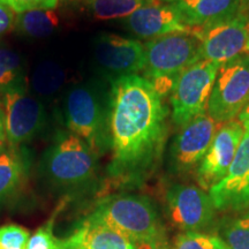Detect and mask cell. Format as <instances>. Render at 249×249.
<instances>
[{"label": "cell", "mask_w": 249, "mask_h": 249, "mask_svg": "<svg viewBox=\"0 0 249 249\" xmlns=\"http://www.w3.org/2000/svg\"><path fill=\"white\" fill-rule=\"evenodd\" d=\"M98 156L71 132L59 133L44 151L39 172L49 187L62 193L86 188L97 172Z\"/></svg>", "instance_id": "3957f363"}, {"label": "cell", "mask_w": 249, "mask_h": 249, "mask_svg": "<svg viewBox=\"0 0 249 249\" xmlns=\"http://www.w3.org/2000/svg\"><path fill=\"white\" fill-rule=\"evenodd\" d=\"M145 65L143 77L160 95L172 91L178 77L200 61V43L192 34L176 33L148 39L144 43Z\"/></svg>", "instance_id": "5b68a950"}, {"label": "cell", "mask_w": 249, "mask_h": 249, "mask_svg": "<svg viewBox=\"0 0 249 249\" xmlns=\"http://www.w3.org/2000/svg\"><path fill=\"white\" fill-rule=\"evenodd\" d=\"M18 88H26L22 58L13 50L0 48V96Z\"/></svg>", "instance_id": "7402d4cb"}, {"label": "cell", "mask_w": 249, "mask_h": 249, "mask_svg": "<svg viewBox=\"0 0 249 249\" xmlns=\"http://www.w3.org/2000/svg\"><path fill=\"white\" fill-rule=\"evenodd\" d=\"M60 0H0V5L13 11L15 14L35 9H54Z\"/></svg>", "instance_id": "4316f807"}, {"label": "cell", "mask_w": 249, "mask_h": 249, "mask_svg": "<svg viewBox=\"0 0 249 249\" xmlns=\"http://www.w3.org/2000/svg\"><path fill=\"white\" fill-rule=\"evenodd\" d=\"M217 124L207 113L180 127L167 149L166 163L171 173L183 176L197 169L214 138Z\"/></svg>", "instance_id": "30bf717a"}, {"label": "cell", "mask_w": 249, "mask_h": 249, "mask_svg": "<svg viewBox=\"0 0 249 249\" xmlns=\"http://www.w3.org/2000/svg\"><path fill=\"white\" fill-rule=\"evenodd\" d=\"M26 249H66V240H61L54 235L53 218L30 236Z\"/></svg>", "instance_id": "d4e9b609"}, {"label": "cell", "mask_w": 249, "mask_h": 249, "mask_svg": "<svg viewBox=\"0 0 249 249\" xmlns=\"http://www.w3.org/2000/svg\"><path fill=\"white\" fill-rule=\"evenodd\" d=\"M171 223L185 232H200L213 222L216 208L200 187L174 183L165 195Z\"/></svg>", "instance_id": "8fae6325"}, {"label": "cell", "mask_w": 249, "mask_h": 249, "mask_svg": "<svg viewBox=\"0 0 249 249\" xmlns=\"http://www.w3.org/2000/svg\"><path fill=\"white\" fill-rule=\"evenodd\" d=\"M4 113L6 141L9 147H21L42 132L46 124V110L43 102L18 88L0 96Z\"/></svg>", "instance_id": "9c48e42d"}, {"label": "cell", "mask_w": 249, "mask_h": 249, "mask_svg": "<svg viewBox=\"0 0 249 249\" xmlns=\"http://www.w3.org/2000/svg\"><path fill=\"white\" fill-rule=\"evenodd\" d=\"M89 216L121 233L134 245L165 236L158 211L147 196L107 195L96 203Z\"/></svg>", "instance_id": "277c9868"}, {"label": "cell", "mask_w": 249, "mask_h": 249, "mask_svg": "<svg viewBox=\"0 0 249 249\" xmlns=\"http://www.w3.org/2000/svg\"><path fill=\"white\" fill-rule=\"evenodd\" d=\"M30 233L20 225L9 224L0 227V249H26Z\"/></svg>", "instance_id": "484cf974"}, {"label": "cell", "mask_w": 249, "mask_h": 249, "mask_svg": "<svg viewBox=\"0 0 249 249\" xmlns=\"http://www.w3.org/2000/svg\"><path fill=\"white\" fill-rule=\"evenodd\" d=\"M136 249H172L169 242H167L166 238H160L155 239V240L140 242V244L135 245Z\"/></svg>", "instance_id": "f1b7e54d"}, {"label": "cell", "mask_w": 249, "mask_h": 249, "mask_svg": "<svg viewBox=\"0 0 249 249\" xmlns=\"http://www.w3.org/2000/svg\"><path fill=\"white\" fill-rule=\"evenodd\" d=\"M6 134H5V124H4V113H2L1 103H0V154L4 151L6 144Z\"/></svg>", "instance_id": "4dcf8cb0"}, {"label": "cell", "mask_w": 249, "mask_h": 249, "mask_svg": "<svg viewBox=\"0 0 249 249\" xmlns=\"http://www.w3.org/2000/svg\"><path fill=\"white\" fill-rule=\"evenodd\" d=\"M236 119L241 123L245 132H249V102L248 104L244 107V110L239 113V116L236 117Z\"/></svg>", "instance_id": "f546056e"}, {"label": "cell", "mask_w": 249, "mask_h": 249, "mask_svg": "<svg viewBox=\"0 0 249 249\" xmlns=\"http://www.w3.org/2000/svg\"><path fill=\"white\" fill-rule=\"evenodd\" d=\"M246 54L249 57V39H248V44H247V49H246Z\"/></svg>", "instance_id": "d6a6232c"}, {"label": "cell", "mask_w": 249, "mask_h": 249, "mask_svg": "<svg viewBox=\"0 0 249 249\" xmlns=\"http://www.w3.org/2000/svg\"><path fill=\"white\" fill-rule=\"evenodd\" d=\"M216 210L242 211L249 208V132H245L229 172L209 191Z\"/></svg>", "instance_id": "5bb4252c"}, {"label": "cell", "mask_w": 249, "mask_h": 249, "mask_svg": "<svg viewBox=\"0 0 249 249\" xmlns=\"http://www.w3.org/2000/svg\"><path fill=\"white\" fill-rule=\"evenodd\" d=\"M66 81V71L53 60L40 61L31 73L30 89L37 98H50L60 91Z\"/></svg>", "instance_id": "d6986e66"}, {"label": "cell", "mask_w": 249, "mask_h": 249, "mask_svg": "<svg viewBox=\"0 0 249 249\" xmlns=\"http://www.w3.org/2000/svg\"><path fill=\"white\" fill-rule=\"evenodd\" d=\"M200 43L201 60L222 65L246 53L249 39V17L236 13L202 27L192 28Z\"/></svg>", "instance_id": "ba28073f"}, {"label": "cell", "mask_w": 249, "mask_h": 249, "mask_svg": "<svg viewBox=\"0 0 249 249\" xmlns=\"http://www.w3.org/2000/svg\"><path fill=\"white\" fill-rule=\"evenodd\" d=\"M15 18H17V15L13 11L0 5V35L13 29Z\"/></svg>", "instance_id": "83f0119b"}, {"label": "cell", "mask_w": 249, "mask_h": 249, "mask_svg": "<svg viewBox=\"0 0 249 249\" xmlns=\"http://www.w3.org/2000/svg\"><path fill=\"white\" fill-rule=\"evenodd\" d=\"M158 1H161V2H167V4H171V2L178 1V0H158Z\"/></svg>", "instance_id": "1f68e13d"}, {"label": "cell", "mask_w": 249, "mask_h": 249, "mask_svg": "<svg viewBox=\"0 0 249 249\" xmlns=\"http://www.w3.org/2000/svg\"><path fill=\"white\" fill-rule=\"evenodd\" d=\"M82 1H87V0H82Z\"/></svg>", "instance_id": "836d02e7"}, {"label": "cell", "mask_w": 249, "mask_h": 249, "mask_svg": "<svg viewBox=\"0 0 249 249\" xmlns=\"http://www.w3.org/2000/svg\"><path fill=\"white\" fill-rule=\"evenodd\" d=\"M110 90L92 82L71 86L62 98V119L68 132L82 139L99 156L110 150Z\"/></svg>", "instance_id": "7a4b0ae2"}, {"label": "cell", "mask_w": 249, "mask_h": 249, "mask_svg": "<svg viewBox=\"0 0 249 249\" xmlns=\"http://www.w3.org/2000/svg\"><path fill=\"white\" fill-rule=\"evenodd\" d=\"M219 236L229 249H249V213L224 223Z\"/></svg>", "instance_id": "603a6c76"}, {"label": "cell", "mask_w": 249, "mask_h": 249, "mask_svg": "<svg viewBox=\"0 0 249 249\" xmlns=\"http://www.w3.org/2000/svg\"><path fill=\"white\" fill-rule=\"evenodd\" d=\"M246 1H249V0H246Z\"/></svg>", "instance_id": "e575fe53"}, {"label": "cell", "mask_w": 249, "mask_h": 249, "mask_svg": "<svg viewBox=\"0 0 249 249\" xmlns=\"http://www.w3.org/2000/svg\"><path fill=\"white\" fill-rule=\"evenodd\" d=\"M171 112L154 85L139 74L112 80L107 177L118 187L147 181L164 156Z\"/></svg>", "instance_id": "6da1fadb"}, {"label": "cell", "mask_w": 249, "mask_h": 249, "mask_svg": "<svg viewBox=\"0 0 249 249\" xmlns=\"http://www.w3.org/2000/svg\"><path fill=\"white\" fill-rule=\"evenodd\" d=\"M157 0H87L86 9L98 20L128 18L143 6L152 4Z\"/></svg>", "instance_id": "44dd1931"}, {"label": "cell", "mask_w": 249, "mask_h": 249, "mask_svg": "<svg viewBox=\"0 0 249 249\" xmlns=\"http://www.w3.org/2000/svg\"><path fill=\"white\" fill-rule=\"evenodd\" d=\"M66 249H136L129 239L88 216L66 239Z\"/></svg>", "instance_id": "2e32d148"}, {"label": "cell", "mask_w": 249, "mask_h": 249, "mask_svg": "<svg viewBox=\"0 0 249 249\" xmlns=\"http://www.w3.org/2000/svg\"><path fill=\"white\" fill-rule=\"evenodd\" d=\"M124 27L141 38L151 39L169 34H192V28L183 23L173 4L155 1L124 18Z\"/></svg>", "instance_id": "9a60e30c"}, {"label": "cell", "mask_w": 249, "mask_h": 249, "mask_svg": "<svg viewBox=\"0 0 249 249\" xmlns=\"http://www.w3.org/2000/svg\"><path fill=\"white\" fill-rule=\"evenodd\" d=\"M188 27H202L239 11L240 0H178L171 2Z\"/></svg>", "instance_id": "e0dca14e"}, {"label": "cell", "mask_w": 249, "mask_h": 249, "mask_svg": "<svg viewBox=\"0 0 249 249\" xmlns=\"http://www.w3.org/2000/svg\"><path fill=\"white\" fill-rule=\"evenodd\" d=\"M249 102V57L241 54L220 65L211 91L208 116L217 124L235 119Z\"/></svg>", "instance_id": "52a82bcc"}, {"label": "cell", "mask_w": 249, "mask_h": 249, "mask_svg": "<svg viewBox=\"0 0 249 249\" xmlns=\"http://www.w3.org/2000/svg\"><path fill=\"white\" fill-rule=\"evenodd\" d=\"M172 249H229L219 235L183 232L174 240Z\"/></svg>", "instance_id": "cb8c5ba5"}, {"label": "cell", "mask_w": 249, "mask_h": 249, "mask_svg": "<svg viewBox=\"0 0 249 249\" xmlns=\"http://www.w3.org/2000/svg\"><path fill=\"white\" fill-rule=\"evenodd\" d=\"M93 58L103 73L112 80L134 75L144 70V44L114 34H101L93 43Z\"/></svg>", "instance_id": "7c38bea8"}, {"label": "cell", "mask_w": 249, "mask_h": 249, "mask_svg": "<svg viewBox=\"0 0 249 249\" xmlns=\"http://www.w3.org/2000/svg\"><path fill=\"white\" fill-rule=\"evenodd\" d=\"M244 134L245 129L238 119L227 121L217 129L207 154L196 169V180L200 188L209 193L225 178Z\"/></svg>", "instance_id": "4fadbf2b"}, {"label": "cell", "mask_w": 249, "mask_h": 249, "mask_svg": "<svg viewBox=\"0 0 249 249\" xmlns=\"http://www.w3.org/2000/svg\"><path fill=\"white\" fill-rule=\"evenodd\" d=\"M59 26V18L53 9H35L18 14L14 29L31 38L50 36Z\"/></svg>", "instance_id": "ffe728a7"}, {"label": "cell", "mask_w": 249, "mask_h": 249, "mask_svg": "<svg viewBox=\"0 0 249 249\" xmlns=\"http://www.w3.org/2000/svg\"><path fill=\"white\" fill-rule=\"evenodd\" d=\"M29 160L21 147H9L0 154V203L20 188L27 177Z\"/></svg>", "instance_id": "ac0fdd59"}, {"label": "cell", "mask_w": 249, "mask_h": 249, "mask_svg": "<svg viewBox=\"0 0 249 249\" xmlns=\"http://www.w3.org/2000/svg\"><path fill=\"white\" fill-rule=\"evenodd\" d=\"M217 62L200 60L183 71L170 93L171 119L178 128L208 113L217 71Z\"/></svg>", "instance_id": "8992f818"}]
</instances>
